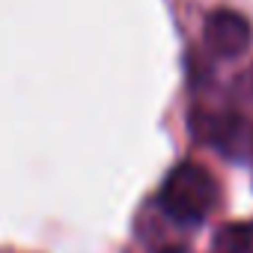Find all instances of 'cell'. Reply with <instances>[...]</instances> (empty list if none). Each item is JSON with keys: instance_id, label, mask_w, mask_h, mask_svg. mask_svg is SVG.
I'll return each mask as SVG.
<instances>
[{"instance_id": "obj_1", "label": "cell", "mask_w": 253, "mask_h": 253, "mask_svg": "<svg viewBox=\"0 0 253 253\" xmlns=\"http://www.w3.org/2000/svg\"><path fill=\"white\" fill-rule=\"evenodd\" d=\"M158 203L170 220L185 226H200L217 206V182L203 164L182 161L167 173L158 191Z\"/></svg>"}, {"instance_id": "obj_2", "label": "cell", "mask_w": 253, "mask_h": 253, "mask_svg": "<svg viewBox=\"0 0 253 253\" xmlns=\"http://www.w3.org/2000/svg\"><path fill=\"white\" fill-rule=\"evenodd\" d=\"M203 36H206V45H209V51L214 57L235 60V57H241L250 48L253 30H250V21L241 12H235V9H214V12L206 15Z\"/></svg>"}, {"instance_id": "obj_3", "label": "cell", "mask_w": 253, "mask_h": 253, "mask_svg": "<svg viewBox=\"0 0 253 253\" xmlns=\"http://www.w3.org/2000/svg\"><path fill=\"white\" fill-rule=\"evenodd\" d=\"M211 253H253V220H235L214 232Z\"/></svg>"}, {"instance_id": "obj_4", "label": "cell", "mask_w": 253, "mask_h": 253, "mask_svg": "<svg viewBox=\"0 0 253 253\" xmlns=\"http://www.w3.org/2000/svg\"><path fill=\"white\" fill-rule=\"evenodd\" d=\"M164 253H191V250H185V247H167Z\"/></svg>"}]
</instances>
